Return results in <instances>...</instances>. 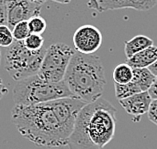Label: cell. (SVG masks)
<instances>
[{"label":"cell","mask_w":157,"mask_h":149,"mask_svg":"<svg viewBox=\"0 0 157 149\" xmlns=\"http://www.w3.org/2000/svg\"><path fill=\"white\" fill-rule=\"evenodd\" d=\"M64 81L74 97L90 103L101 97L106 85L105 71L95 54L75 51L68 65Z\"/></svg>","instance_id":"3"},{"label":"cell","mask_w":157,"mask_h":149,"mask_svg":"<svg viewBox=\"0 0 157 149\" xmlns=\"http://www.w3.org/2000/svg\"><path fill=\"white\" fill-rule=\"evenodd\" d=\"M134 75L131 81L140 92L149 91L156 76L148 68H134Z\"/></svg>","instance_id":"12"},{"label":"cell","mask_w":157,"mask_h":149,"mask_svg":"<svg viewBox=\"0 0 157 149\" xmlns=\"http://www.w3.org/2000/svg\"><path fill=\"white\" fill-rule=\"evenodd\" d=\"M88 8L97 12L129 8V0H88Z\"/></svg>","instance_id":"13"},{"label":"cell","mask_w":157,"mask_h":149,"mask_svg":"<svg viewBox=\"0 0 157 149\" xmlns=\"http://www.w3.org/2000/svg\"><path fill=\"white\" fill-rule=\"evenodd\" d=\"M7 92H8V88H7V86L4 85L2 79L0 78V100H1V98L4 96L5 94H7Z\"/></svg>","instance_id":"23"},{"label":"cell","mask_w":157,"mask_h":149,"mask_svg":"<svg viewBox=\"0 0 157 149\" xmlns=\"http://www.w3.org/2000/svg\"><path fill=\"white\" fill-rule=\"evenodd\" d=\"M14 42L12 30L8 25H0V47H9Z\"/></svg>","instance_id":"18"},{"label":"cell","mask_w":157,"mask_h":149,"mask_svg":"<svg viewBox=\"0 0 157 149\" xmlns=\"http://www.w3.org/2000/svg\"><path fill=\"white\" fill-rule=\"evenodd\" d=\"M7 9V25L12 29L18 22L29 20L40 14L41 6L30 0H3Z\"/></svg>","instance_id":"8"},{"label":"cell","mask_w":157,"mask_h":149,"mask_svg":"<svg viewBox=\"0 0 157 149\" xmlns=\"http://www.w3.org/2000/svg\"><path fill=\"white\" fill-rule=\"evenodd\" d=\"M113 80L118 84L129 83L133 79L134 70L127 63H121L114 68L113 70Z\"/></svg>","instance_id":"14"},{"label":"cell","mask_w":157,"mask_h":149,"mask_svg":"<svg viewBox=\"0 0 157 149\" xmlns=\"http://www.w3.org/2000/svg\"><path fill=\"white\" fill-rule=\"evenodd\" d=\"M157 3V0H129V8L147 11L153 8Z\"/></svg>","instance_id":"19"},{"label":"cell","mask_w":157,"mask_h":149,"mask_svg":"<svg viewBox=\"0 0 157 149\" xmlns=\"http://www.w3.org/2000/svg\"><path fill=\"white\" fill-rule=\"evenodd\" d=\"M72 40L76 51L84 54H94L102 45L103 37L97 27L85 24L80 26L74 32Z\"/></svg>","instance_id":"7"},{"label":"cell","mask_w":157,"mask_h":149,"mask_svg":"<svg viewBox=\"0 0 157 149\" xmlns=\"http://www.w3.org/2000/svg\"><path fill=\"white\" fill-rule=\"evenodd\" d=\"M157 59V47L152 45L144 50L140 51L132 57L127 58L126 63L134 68H148Z\"/></svg>","instance_id":"10"},{"label":"cell","mask_w":157,"mask_h":149,"mask_svg":"<svg viewBox=\"0 0 157 149\" xmlns=\"http://www.w3.org/2000/svg\"><path fill=\"white\" fill-rule=\"evenodd\" d=\"M148 119L157 125V99H153L148 110Z\"/></svg>","instance_id":"20"},{"label":"cell","mask_w":157,"mask_h":149,"mask_svg":"<svg viewBox=\"0 0 157 149\" xmlns=\"http://www.w3.org/2000/svg\"><path fill=\"white\" fill-rule=\"evenodd\" d=\"M115 129L116 108L100 97L80 110L67 146L69 149H103L113 139Z\"/></svg>","instance_id":"2"},{"label":"cell","mask_w":157,"mask_h":149,"mask_svg":"<svg viewBox=\"0 0 157 149\" xmlns=\"http://www.w3.org/2000/svg\"><path fill=\"white\" fill-rule=\"evenodd\" d=\"M24 44L30 50H40V49L43 48L44 38L41 34L31 33L24 40Z\"/></svg>","instance_id":"17"},{"label":"cell","mask_w":157,"mask_h":149,"mask_svg":"<svg viewBox=\"0 0 157 149\" xmlns=\"http://www.w3.org/2000/svg\"><path fill=\"white\" fill-rule=\"evenodd\" d=\"M74 53V49L65 43L51 44L45 51L38 75L51 82L63 81Z\"/></svg>","instance_id":"6"},{"label":"cell","mask_w":157,"mask_h":149,"mask_svg":"<svg viewBox=\"0 0 157 149\" xmlns=\"http://www.w3.org/2000/svg\"><path fill=\"white\" fill-rule=\"evenodd\" d=\"M1 1H2V0H0V2H1Z\"/></svg>","instance_id":"28"},{"label":"cell","mask_w":157,"mask_h":149,"mask_svg":"<svg viewBox=\"0 0 157 149\" xmlns=\"http://www.w3.org/2000/svg\"><path fill=\"white\" fill-rule=\"evenodd\" d=\"M11 30H12L14 40L16 41H24L31 34V31H30L28 25V20L18 22Z\"/></svg>","instance_id":"15"},{"label":"cell","mask_w":157,"mask_h":149,"mask_svg":"<svg viewBox=\"0 0 157 149\" xmlns=\"http://www.w3.org/2000/svg\"><path fill=\"white\" fill-rule=\"evenodd\" d=\"M64 97H74L65 81L51 82L39 75L19 80L13 88L15 105H32Z\"/></svg>","instance_id":"4"},{"label":"cell","mask_w":157,"mask_h":149,"mask_svg":"<svg viewBox=\"0 0 157 149\" xmlns=\"http://www.w3.org/2000/svg\"><path fill=\"white\" fill-rule=\"evenodd\" d=\"M30 1L33 2V3H35V4H37V5L42 6V4H44V3L47 1V0H30Z\"/></svg>","instance_id":"25"},{"label":"cell","mask_w":157,"mask_h":149,"mask_svg":"<svg viewBox=\"0 0 157 149\" xmlns=\"http://www.w3.org/2000/svg\"><path fill=\"white\" fill-rule=\"evenodd\" d=\"M52 1L57 2V3H61V4H68V3H70L72 0H52Z\"/></svg>","instance_id":"26"},{"label":"cell","mask_w":157,"mask_h":149,"mask_svg":"<svg viewBox=\"0 0 157 149\" xmlns=\"http://www.w3.org/2000/svg\"><path fill=\"white\" fill-rule=\"evenodd\" d=\"M149 94H150V96L152 97V99H157V76L154 80V82H153L152 86L150 87V89H149Z\"/></svg>","instance_id":"22"},{"label":"cell","mask_w":157,"mask_h":149,"mask_svg":"<svg viewBox=\"0 0 157 149\" xmlns=\"http://www.w3.org/2000/svg\"><path fill=\"white\" fill-rule=\"evenodd\" d=\"M124 45V52L126 58H130L136 53L152 46L153 40L146 35H136L130 40L125 41Z\"/></svg>","instance_id":"11"},{"label":"cell","mask_w":157,"mask_h":149,"mask_svg":"<svg viewBox=\"0 0 157 149\" xmlns=\"http://www.w3.org/2000/svg\"><path fill=\"white\" fill-rule=\"evenodd\" d=\"M152 97L148 91L131 95L124 99H120L119 103L126 113L131 115L133 122H139L140 117L148 113L152 102Z\"/></svg>","instance_id":"9"},{"label":"cell","mask_w":157,"mask_h":149,"mask_svg":"<svg viewBox=\"0 0 157 149\" xmlns=\"http://www.w3.org/2000/svg\"><path fill=\"white\" fill-rule=\"evenodd\" d=\"M148 69L150 70L155 76H157V59H156L155 62L152 64V65H150V66L148 67Z\"/></svg>","instance_id":"24"},{"label":"cell","mask_w":157,"mask_h":149,"mask_svg":"<svg viewBox=\"0 0 157 149\" xmlns=\"http://www.w3.org/2000/svg\"><path fill=\"white\" fill-rule=\"evenodd\" d=\"M46 49L30 50L24 41H16L7 47L4 67L15 81H19L39 72Z\"/></svg>","instance_id":"5"},{"label":"cell","mask_w":157,"mask_h":149,"mask_svg":"<svg viewBox=\"0 0 157 149\" xmlns=\"http://www.w3.org/2000/svg\"><path fill=\"white\" fill-rule=\"evenodd\" d=\"M7 21H8V18H7L6 5L5 2L2 0L0 2V25H7Z\"/></svg>","instance_id":"21"},{"label":"cell","mask_w":157,"mask_h":149,"mask_svg":"<svg viewBox=\"0 0 157 149\" xmlns=\"http://www.w3.org/2000/svg\"><path fill=\"white\" fill-rule=\"evenodd\" d=\"M28 25L31 33H35V34H42L46 30L47 27L46 21H45V19L43 17L40 16V14L35 15V16L30 18L28 20Z\"/></svg>","instance_id":"16"},{"label":"cell","mask_w":157,"mask_h":149,"mask_svg":"<svg viewBox=\"0 0 157 149\" xmlns=\"http://www.w3.org/2000/svg\"><path fill=\"white\" fill-rule=\"evenodd\" d=\"M11 119L19 133L30 142L44 147L68 145L71 132L65 127L52 101L32 105H15Z\"/></svg>","instance_id":"1"},{"label":"cell","mask_w":157,"mask_h":149,"mask_svg":"<svg viewBox=\"0 0 157 149\" xmlns=\"http://www.w3.org/2000/svg\"><path fill=\"white\" fill-rule=\"evenodd\" d=\"M0 63H1V50H0Z\"/></svg>","instance_id":"27"}]
</instances>
